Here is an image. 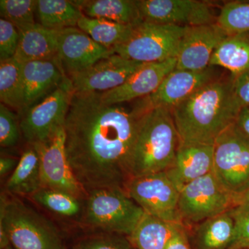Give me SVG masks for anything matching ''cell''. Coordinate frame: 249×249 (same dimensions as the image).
I'll return each instance as SVG.
<instances>
[{
	"mask_svg": "<svg viewBox=\"0 0 249 249\" xmlns=\"http://www.w3.org/2000/svg\"><path fill=\"white\" fill-rule=\"evenodd\" d=\"M139 100L130 107L103 103L100 93H76L64 124L65 150L77 181L85 192L124 189L141 119Z\"/></svg>",
	"mask_w": 249,
	"mask_h": 249,
	"instance_id": "1",
	"label": "cell"
},
{
	"mask_svg": "<svg viewBox=\"0 0 249 249\" xmlns=\"http://www.w3.org/2000/svg\"><path fill=\"white\" fill-rule=\"evenodd\" d=\"M240 108L234 78H218L172 109L179 141L214 144L235 123Z\"/></svg>",
	"mask_w": 249,
	"mask_h": 249,
	"instance_id": "2",
	"label": "cell"
},
{
	"mask_svg": "<svg viewBox=\"0 0 249 249\" xmlns=\"http://www.w3.org/2000/svg\"><path fill=\"white\" fill-rule=\"evenodd\" d=\"M179 137L172 109L155 107L142 115L134 145L131 178L166 171L173 165Z\"/></svg>",
	"mask_w": 249,
	"mask_h": 249,
	"instance_id": "3",
	"label": "cell"
},
{
	"mask_svg": "<svg viewBox=\"0 0 249 249\" xmlns=\"http://www.w3.org/2000/svg\"><path fill=\"white\" fill-rule=\"evenodd\" d=\"M0 232L16 249H65L53 224L16 198L1 196Z\"/></svg>",
	"mask_w": 249,
	"mask_h": 249,
	"instance_id": "4",
	"label": "cell"
},
{
	"mask_svg": "<svg viewBox=\"0 0 249 249\" xmlns=\"http://www.w3.org/2000/svg\"><path fill=\"white\" fill-rule=\"evenodd\" d=\"M188 27L142 22L134 26L125 40L111 50L142 63L177 58Z\"/></svg>",
	"mask_w": 249,
	"mask_h": 249,
	"instance_id": "5",
	"label": "cell"
},
{
	"mask_svg": "<svg viewBox=\"0 0 249 249\" xmlns=\"http://www.w3.org/2000/svg\"><path fill=\"white\" fill-rule=\"evenodd\" d=\"M85 214L92 227L129 237L145 212L125 189L113 188L89 192Z\"/></svg>",
	"mask_w": 249,
	"mask_h": 249,
	"instance_id": "6",
	"label": "cell"
},
{
	"mask_svg": "<svg viewBox=\"0 0 249 249\" xmlns=\"http://www.w3.org/2000/svg\"><path fill=\"white\" fill-rule=\"evenodd\" d=\"M213 173L219 183L237 197L249 190V139L235 124L214 142Z\"/></svg>",
	"mask_w": 249,
	"mask_h": 249,
	"instance_id": "7",
	"label": "cell"
},
{
	"mask_svg": "<svg viewBox=\"0 0 249 249\" xmlns=\"http://www.w3.org/2000/svg\"><path fill=\"white\" fill-rule=\"evenodd\" d=\"M237 198L219 183L212 172L180 191L178 212L182 222L200 223L233 209Z\"/></svg>",
	"mask_w": 249,
	"mask_h": 249,
	"instance_id": "8",
	"label": "cell"
},
{
	"mask_svg": "<svg viewBox=\"0 0 249 249\" xmlns=\"http://www.w3.org/2000/svg\"><path fill=\"white\" fill-rule=\"evenodd\" d=\"M125 191L145 213L166 222L183 224L178 212L180 191L166 172L132 178Z\"/></svg>",
	"mask_w": 249,
	"mask_h": 249,
	"instance_id": "9",
	"label": "cell"
},
{
	"mask_svg": "<svg viewBox=\"0 0 249 249\" xmlns=\"http://www.w3.org/2000/svg\"><path fill=\"white\" fill-rule=\"evenodd\" d=\"M73 93L67 78L58 89L19 116L21 133L29 145L45 142L64 125Z\"/></svg>",
	"mask_w": 249,
	"mask_h": 249,
	"instance_id": "10",
	"label": "cell"
},
{
	"mask_svg": "<svg viewBox=\"0 0 249 249\" xmlns=\"http://www.w3.org/2000/svg\"><path fill=\"white\" fill-rule=\"evenodd\" d=\"M142 22L178 27H196L217 22L208 3L196 0H139Z\"/></svg>",
	"mask_w": 249,
	"mask_h": 249,
	"instance_id": "11",
	"label": "cell"
},
{
	"mask_svg": "<svg viewBox=\"0 0 249 249\" xmlns=\"http://www.w3.org/2000/svg\"><path fill=\"white\" fill-rule=\"evenodd\" d=\"M32 145L40 157L42 187L80 197L85 191L77 181L67 159L64 125L45 142Z\"/></svg>",
	"mask_w": 249,
	"mask_h": 249,
	"instance_id": "12",
	"label": "cell"
},
{
	"mask_svg": "<svg viewBox=\"0 0 249 249\" xmlns=\"http://www.w3.org/2000/svg\"><path fill=\"white\" fill-rule=\"evenodd\" d=\"M144 64L114 53L68 78L73 92L103 93L124 84Z\"/></svg>",
	"mask_w": 249,
	"mask_h": 249,
	"instance_id": "13",
	"label": "cell"
},
{
	"mask_svg": "<svg viewBox=\"0 0 249 249\" xmlns=\"http://www.w3.org/2000/svg\"><path fill=\"white\" fill-rule=\"evenodd\" d=\"M219 78L214 67L201 71L175 68L165 77L160 87L150 96L142 98L147 109L155 107L173 109L211 82Z\"/></svg>",
	"mask_w": 249,
	"mask_h": 249,
	"instance_id": "14",
	"label": "cell"
},
{
	"mask_svg": "<svg viewBox=\"0 0 249 249\" xmlns=\"http://www.w3.org/2000/svg\"><path fill=\"white\" fill-rule=\"evenodd\" d=\"M114 53L111 49L95 42L79 28L58 30V59L67 76L83 71Z\"/></svg>",
	"mask_w": 249,
	"mask_h": 249,
	"instance_id": "15",
	"label": "cell"
},
{
	"mask_svg": "<svg viewBox=\"0 0 249 249\" xmlns=\"http://www.w3.org/2000/svg\"><path fill=\"white\" fill-rule=\"evenodd\" d=\"M228 34L217 22L188 27L177 57L176 69L201 71L210 67L213 54Z\"/></svg>",
	"mask_w": 249,
	"mask_h": 249,
	"instance_id": "16",
	"label": "cell"
},
{
	"mask_svg": "<svg viewBox=\"0 0 249 249\" xmlns=\"http://www.w3.org/2000/svg\"><path fill=\"white\" fill-rule=\"evenodd\" d=\"M176 65V58L144 64L121 86L100 93L101 100L108 105L122 104L150 96Z\"/></svg>",
	"mask_w": 249,
	"mask_h": 249,
	"instance_id": "17",
	"label": "cell"
},
{
	"mask_svg": "<svg viewBox=\"0 0 249 249\" xmlns=\"http://www.w3.org/2000/svg\"><path fill=\"white\" fill-rule=\"evenodd\" d=\"M67 78L58 60L23 64L22 102L18 116L43 101L58 89Z\"/></svg>",
	"mask_w": 249,
	"mask_h": 249,
	"instance_id": "18",
	"label": "cell"
},
{
	"mask_svg": "<svg viewBox=\"0 0 249 249\" xmlns=\"http://www.w3.org/2000/svg\"><path fill=\"white\" fill-rule=\"evenodd\" d=\"M214 144L179 141L176 156L167 175L179 191L188 183L212 173Z\"/></svg>",
	"mask_w": 249,
	"mask_h": 249,
	"instance_id": "19",
	"label": "cell"
},
{
	"mask_svg": "<svg viewBox=\"0 0 249 249\" xmlns=\"http://www.w3.org/2000/svg\"><path fill=\"white\" fill-rule=\"evenodd\" d=\"M58 30L47 29L36 23L19 32V44L14 58L21 63L58 59Z\"/></svg>",
	"mask_w": 249,
	"mask_h": 249,
	"instance_id": "20",
	"label": "cell"
},
{
	"mask_svg": "<svg viewBox=\"0 0 249 249\" xmlns=\"http://www.w3.org/2000/svg\"><path fill=\"white\" fill-rule=\"evenodd\" d=\"M235 236V221L229 211L200 223L193 231L194 249H229Z\"/></svg>",
	"mask_w": 249,
	"mask_h": 249,
	"instance_id": "21",
	"label": "cell"
},
{
	"mask_svg": "<svg viewBox=\"0 0 249 249\" xmlns=\"http://www.w3.org/2000/svg\"><path fill=\"white\" fill-rule=\"evenodd\" d=\"M210 67H222L234 78L249 71V32L228 36L213 54Z\"/></svg>",
	"mask_w": 249,
	"mask_h": 249,
	"instance_id": "22",
	"label": "cell"
},
{
	"mask_svg": "<svg viewBox=\"0 0 249 249\" xmlns=\"http://www.w3.org/2000/svg\"><path fill=\"white\" fill-rule=\"evenodd\" d=\"M73 1L87 17L107 19L126 25H136L142 22L137 1L78 0Z\"/></svg>",
	"mask_w": 249,
	"mask_h": 249,
	"instance_id": "23",
	"label": "cell"
},
{
	"mask_svg": "<svg viewBox=\"0 0 249 249\" xmlns=\"http://www.w3.org/2000/svg\"><path fill=\"white\" fill-rule=\"evenodd\" d=\"M182 226L145 213L129 239L137 249H165Z\"/></svg>",
	"mask_w": 249,
	"mask_h": 249,
	"instance_id": "24",
	"label": "cell"
},
{
	"mask_svg": "<svg viewBox=\"0 0 249 249\" xmlns=\"http://www.w3.org/2000/svg\"><path fill=\"white\" fill-rule=\"evenodd\" d=\"M6 187L14 194L31 196L42 188L40 157L34 145L23 152Z\"/></svg>",
	"mask_w": 249,
	"mask_h": 249,
	"instance_id": "25",
	"label": "cell"
},
{
	"mask_svg": "<svg viewBox=\"0 0 249 249\" xmlns=\"http://www.w3.org/2000/svg\"><path fill=\"white\" fill-rule=\"evenodd\" d=\"M83 16L73 1L36 0V19L37 24L47 29L60 30L77 27Z\"/></svg>",
	"mask_w": 249,
	"mask_h": 249,
	"instance_id": "26",
	"label": "cell"
},
{
	"mask_svg": "<svg viewBox=\"0 0 249 249\" xmlns=\"http://www.w3.org/2000/svg\"><path fill=\"white\" fill-rule=\"evenodd\" d=\"M134 26L85 16L80 18L77 24V27L86 33L95 42L111 50L127 38Z\"/></svg>",
	"mask_w": 249,
	"mask_h": 249,
	"instance_id": "27",
	"label": "cell"
},
{
	"mask_svg": "<svg viewBox=\"0 0 249 249\" xmlns=\"http://www.w3.org/2000/svg\"><path fill=\"white\" fill-rule=\"evenodd\" d=\"M23 64L13 58L0 61L1 103L19 114L22 102Z\"/></svg>",
	"mask_w": 249,
	"mask_h": 249,
	"instance_id": "28",
	"label": "cell"
},
{
	"mask_svg": "<svg viewBox=\"0 0 249 249\" xmlns=\"http://www.w3.org/2000/svg\"><path fill=\"white\" fill-rule=\"evenodd\" d=\"M31 198L49 211L64 217H74L81 209L78 198L65 192L42 187Z\"/></svg>",
	"mask_w": 249,
	"mask_h": 249,
	"instance_id": "29",
	"label": "cell"
},
{
	"mask_svg": "<svg viewBox=\"0 0 249 249\" xmlns=\"http://www.w3.org/2000/svg\"><path fill=\"white\" fill-rule=\"evenodd\" d=\"M36 0H1V18L14 24L21 31L34 27L36 21Z\"/></svg>",
	"mask_w": 249,
	"mask_h": 249,
	"instance_id": "30",
	"label": "cell"
},
{
	"mask_svg": "<svg viewBox=\"0 0 249 249\" xmlns=\"http://www.w3.org/2000/svg\"><path fill=\"white\" fill-rule=\"evenodd\" d=\"M217 23L228 36L249 32V1H229L224 4Z\"/></svg>",
	"mask_w": 249,
	"mask_h": 249,
	"instance_id": "31",
	"label": "cell"
},
{
	"mask_svg": "<svg viewBox=\"0 0 249 249\" xmlns=\"http://www.w3.org/2000/svg\"><path fill=\"white\" fill-rule=\"evenodd\" d=\"M19 116L9 107L0 103V145L1 147H14L20 137Z\"/></svg>",
	"mask_w": 249,
	"mask_h": 249,
	"instance_id": "32",
	"label": "cell"
},
{
	"mask_svg": "<svg viewBox=\"0 0 249 249\" xmlns=\"http://www.w3.org/2000/svg\"><path fill=\"white\" fill-rule=\"evenodd\" d=\"M78 249H137L129 237L120 234L90 237L80 242Z\"/></svg>",
	"mask_w": 249,
	"mask_h": 249,
	"instance_id": "33",
	"label": "cell"
},
{
	"mask_svg": "<svg viewBox=\"0 0 249 249\" xmlns=\"http://www.w3.org/2000/svg\"><path fill=\"white\" fill-rule=\"evenodd\" d=\"M19 32L9 21L0 19V61L14 58L19 44Z\"/></svg>",
	"mask_w": 249,
	"mask_h": 249,
	"instance_id": "34",
	"label": "cell"
},
{
	"mask_svg": "<svg viewBox=\"0 0 249 249\" xmlns=\"http://www.w3.org/2000/svg\"><path fill=\"white\" fill-rule=\"evenodd\" d=\"M231 213L235 221V236L229 249H249V213Z\"/></svg>",
	"mask_w": 249,
	"mask_h": 249,
	"instance_id": "35",
	"label": "cell"
},
{
	"mask_svg": "<svg viewBox=\"0 0 249 249\" xmlns=\"http://www.w3.org/2000/svg\"><path fill=\"white\" fill-rule=\"evenodd\" d=\"M234 88L236 101L240 110L249 107V71L234 78Z\"/></svg>",
	"mask_w": 249,
	"mask_h": 249,
	"instance_id": "36",
	"label": "cell"
},
{
	"mask_svg": "<svg viewBox=\"0 0 249 249\" xmlns=\"http://www.w3.org/2000/svg\"><path fill=\"white\" fill-rule=\"evenodd\" d=\"M165 249H191L183 226L178 229L173 236Z\"/></svg>",
	"mask_w": 249,
	"mask_h": 249,
	"instance_id": "37",
	"label": "cell"
},
{
	"mask_svg": "<svg viewBox=\"0 0 249 249\" xmlns=\"http://www.w3.org/2000/svg\"><path fill=\"white\" fill-rule=\"evenodd\" d=\"M235 124L239 130L249 139V107L241 109Z\"/></svg>",
	"mask_w": 249,
	"mask_h": 249,
	"instance_id": "38",
	"label": "cell"
},
{
	"mask_svg": "<svg viewBox=\"0 0 249 249\" xmlns=\"http://www.w3.org/2000/svg\"><path fill=\"white\" fill-rule=\"evenodd\" d=\"M231 212L235 214L249 213V190L237 198L235 206L231 209Z\"/></svg>",
	"mask_w": 249,
	"mask_h": 249,
	"instance_id": "39",
	"label": "cell"
},
{
	"mask_svg": "<svg viewBox=\"0 0 249 249\" xmlns=\"http://www.w3.org/2000/svg\"><path fill=\"white\" fill-rule=\"evenodd\" d=\"M18 162L11 157H3L0 159V175H6L17 166Z\"/></svg>",
	"mask_w": 249,
	"mask_h": 249,
	"instance_id": "40",
	"label": "cell"
},
{
	"mask_svg": "<svg viewBox=\"0 0 249 249\" xmlns=\"http://www.w3.org/2000/svg\"><path fill=\"white\" fill-rule=\"evenodd\" d=\"M4 249H16L14 248V247H13L12 246L10 245V246H9V247H6V248Z\"/></svg>",
	"mask_w": 249,
	"mask_h": 249,
	"instance_id": "41",
	"label": "cell"
},
{
	"mask_svg": "<svg viewBox=\"0 0 249 249\" xmlns=\"http://www.w3.org/2000/svg\"></svg>",
	"mask_w": 249,
	"mask_h": 249,
	"instance_id": "42",
	"label": "cell"
}]
</instances>
